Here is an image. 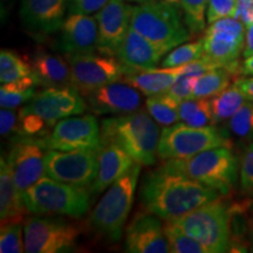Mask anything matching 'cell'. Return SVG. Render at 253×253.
Instances as JSON below:
<instances>
[{"instance_id": "cell-1", "label": "cell", "mask_w": 253, "mask_h": 253, "mask_svg": "<svg viewBox=\"0 0 253 253\" xmlns=\"http://www.w3.org/2000/svg\"><path fill=\"white\" fill-rule=\"evenodd\" d=\"M219 192L176 171L166 163L143 177L140 201L148 212L173 221L219 198Z\"/></svg>"}, {"instance_id": "cell-2", "label": "cell", "mask_w": 253, "mask_h": 253, "mask_svg": "<svg viewBox=\"0 0 253 253\" xmlns=\"http://www.w3.org/2000/svg\"><path fill=\"white\" fill-rule=\"evenodd\" d=\"M160 136L155 120L145 112L122 114L101 123V141L120 145L141 166L156 162Z\"/></svg>"}, {"instance_id": "cell-3", "label": "cell", "mask_w": 253, "mask_h": 253, "mask_svg": "<svg viewBox=\"0 0 253 253\" xmlns=\"http://www.w3.org/2000/svg\"><path fill=\"white\" fill-rule=\"evenodd\" d=\"M130 27L167 52L191 38L177 5L163 0H147L132 6Z\"/></svg>"}, {"instance_id": "cell-4", "label": "cell", "mask_w": 253, "mask_h": 253, "mask_svg": "<svg viewBox=\"0 0 253 253\" xmlns=\"http://www.w3.org/2000/svg\"><path fill=\"white\" fill-rule=\"evenodd\" d=\"M90 191L84 186L67 184L50 177H42L24 192L23 198L28 212L33 214L80 218L89 209Z\"/></svg>"}, {"instance_id": "cell-5", "label": "cell", "mask_w": 253, "mask_h": 253, "mask_svg": "<svg viewBox=\"0 0 253 253\" xmlns=\"http://www.w3.org/2000/svg\"><path fill=\"white\" fill-rule=\"evenodd\" d=\"M140 172L141 164L135 163L125 176L109 186L91 212V226L104 238L112 242L121 239L126 218L134 204Z\"/></svg>"}, {"instance_id": "cell-6", "label": "cell", "mask_w": 253, "mask_h": 253, "mask_svg": "<svg viewBox=\"0 0 253 253\" xmlns=\"http://www.w3.org/2000/svg\"><path fill=\"white\" fill-rule=\"evenodd\" d=\"M171 169L227 195L237 183L239 163L229 147H217L186 158L167 160Z\"/></svg>"}, {"instance_id": "cell-7", "label": "cell", "mask_w": 253, "mask_h": 253, "mask_svg": "<svg viewBox=\"0 0 253 253\" xmlns=\"http://www.w3.org/2000/svg\"><path fill=\"white\" fill-rule=\"evenodd\" d=\"M186 235L201 243L208 253L226 252L231 242L230 212L219 199L173 220Z\"/></svg>"}, {"instance_id": "cell-8", "label": "cell", "mask_w": 253, "mask_h": 253, "mask_svg": "<svg viewBox=\"0 0 253 253\" xmlns=\"http://www.w3.org/2000/svg\"><path fill=\"white\" fill-rule=\"evenodd\" d=\"M227 135L213 126H191L183 122L163 128L157 147L162 161L186 158L217 147H229Z\"/></svg>"}, {"instance_id": "cell-9", "label": "cell", "mask_w": 253, "mask_h": 253, "mask_svg": "<svg viewBox=\"0 0 253 253\" xmlns=\"http://www.w3.org/2000/svg\"><path fill=\"white\" fill-rule=\"evenodd\" d=\"M80 231L67 221L50 217H30L24 223L25 252H71L77 246Z\"/></svg>"}, {"instance_id": "cell-10", "label": "cell", "mask_w": 253, "mask_h": 253, "mask_svg": "<svg viewBox=\"0 0 253 253\" xmlns=\"http://www.w3.org/2000/svg\"><path fill=\"white\" fill-rule=\"evenodd\" d=\"M245 26L236 18H224L209 25L203 43L208 56L233 73H240L239 58L245 47Z\"/></svg>"}, {"instance_id": "cell-11", "label": "cell", "mask_w": 253, "mask_h": 253, "mask_svg": "<svg viewBox=\"0 0 253 253\" xmlns=\"http://www.w3.org/2000/svg\"><path fill=\"white\" fill-rule=\"evenodd\" d=\"M71 67L72 86L80 91L82 96L97 88L122 81L126 68L113 55H66Z\"/></svg>"}, {"instance_id": "cell-12", "label": "cell", "mask_w": 253, "mask_h": 253, "mask_svg": "<svg viewBox=\"0 0 253 253\" xmlns=\"http://www.w3.org/2000/svg\"><path fill=\"white\" fill-rule=\"evenodd\" d=\"M46 175L67 184L91 188L97 175V150L48 149L45 157Z\"/></svg>"}, {"instance_id": "cell-13", "label": "cell", "mask_w": 253, "mask_h": 253, "mask_svg": "<svg viewBox=\"0 0 253 253\" xmlns=\"http://www.w3.org/2000/svg\"><path fill=\"white\" fill-rule=\"evenodd\" d=\"M48 150L45 140L32 137H15L7 155L13 181L21 192H26L32 185L45 177V157Z\"/></svg>"}, {"instance_id": "cell-14", "label": "cell", "mask_w": 253, "mask_h": 253, "mask_svg": "<svg viewBox=\"0 0 253 253\" xmlns=\"http://www.w3.org/2000/svg\"><path fill=\"white\" fill-rule=\"evenodd\" d=\"M86 108V100L73 86L45 88L38 91L24 107L25 110L36 114L52 126L60 120L80 115Z\"/></svg>"}, {"instance_id": "cell-15", "label": "cell", "mask_w": 253, "mask_h": 253, "mask_svg": "<svg viewBox=\"0 0 253 253\" xmlns=\"http://www.w3.org/2000/svg\"><path fill=\"white\" fill-rule=\"evenodd\" d=\"M48 149L69 151L97 150L101 143V126L93 115H75L60 120L46 140Z\"/></svg>"}, {"instance_id": "cell-16", "label": "cell", "mask_w": 253, "mask_h": 253, "mask_svg": "<svg viewBox=\"0 0 253 253\" xmlns=\"http://www.w3.org/2000/svg\"><path fill=\"white\" fill-rule=\"evenodd\" d=\"M66 11L67 0H23L20 20L28 34L45 39L61 28Z\"/></svg>"}, {"instance_id": "cell-17", "label": "cell", "mask_w": 253, "mask_h": 253, "mask_svg": "<svg viewBox=\"0 0 253 253\" xmlns=\"http://www.w3.org/2000/svg\"><path fill=\"white\" fill-rule=\"evenodd\" d=\"M132 6L126 0H109L95 14L99 26V46L101 54L116 56L120 45L130 27Z\"/></svg>"}, {"instance_id": "cell-18", "label": "cell", "mask_w": 253, "mask_h": 253, "mask_svg": "<svg viewBox=\"0 0 253 253\" xmlns=\"http://www.w3.org/2000/svg\"><path fill=\"white\" fill-rule=\"evenodd\" d=\"M58 48L66 55L90 54L99 46V26L95 15L69 13L60 28Z\"/></svg>"}, {"instance_id": "cell-19", "label": "cell", "mask_w": 253, "mask_h": 253, "mask_svg": "<svg viewBox=\"0 0 253 253\" xmlns=\"http://www.w3.org/2000/svg\"><path fill=\"white\" fill-rule=\"evenodd\" d=\"M154 213L135 214L126 230V251L129 253H169L164 225Z\"/></svg>"}, {"instance_id": "cell-20", "label": "cell", "mask_w": 253, "mask_h": 253, "mask_svg": "<svg viewBox=\"0 0 253 253\" xmlns=\"http://www.w3.org/2000/svg\"><path fill=\"white\" fill-rule=\"evenodd\" d=\"M87 106L99 115L128 114L137 112L141 106L138 90L126 82H113L84 95Z\"/></svg>"}, {"instance_id": "cell-21", "label": "cell", "mask_w": 253, "mask_h": 253, "mask_svg": "<svg viewBox=\"0 0 253 253\" xmlns=\"http://www.w3.org/2000/svg\"><path fill=\"white\" fill-rule=\"evenodd\" d=\"M167 53L162 47L155 45L134 28L129 27L116 52V58L128 72L145 71L156 68L162 56Z\"/></svg>"}, {"instance_id": "cell-22", "label": "cell", "mask_w": 253, "mask_h": 253, "mask_svg": "<svg viewBox=\"0 0 253 253\" xmlns=\"http://www.w3.org/2000/svg\"><path fill=\"white\" fill-rule=\"evenodd\" d=\"M136 162L125 149L114 142L101 141L97 148V175L90 190L101 194L125 176Z\"/></svg>"}, {"instance_id": "cell-23", "label": "cell", "mask_w": 253, "mask_h": 253, "mask_svg": "<svg viewBox=\"0 0 253 253\" xmlns=\"http://www.w3.org/2000/svg\"><path fill=\"white\" fill-rule=\"evenodd\" d=\"M32 75L41 87L72 86L71 67L67 59L38 49L30 59Z\"/></svg>"}, {"instance_id": "cell-24", "label": "cell", "mask_w": 253, "mask_h": 253, "mask_svg": "<svg viewBox=\"0 0 253 253\" xmlns=\"http://www.w3.org/2000/svg\"><path fill=\"white\" fill-rule=\"evenodd\" d=\"M185 65L177 67L151 68L145 71H131L125 75V82L140 90L147 96L167 93L184 71Z\"/></svg>"}, {"instance_id": "cell-25", "label": "cell", "mask_w": 253, "mask_h": 253, "mask_svg": "<svg viewBox=\"0 0 253 253\" xmlns=\"http://www.w3.org/2000/svg\"><path fill=\"white\" fill-rule=\"evenodd\" d=\"M28 210L21 192L15 185L11 169L4 156L0 160V218L5 221H24Z\"/></svg>"}, {"instance_id": "cell-26", "label": "cell", "mask_w": 253, "mask_h": 253, "mask_svg": "<svg viewBox=\"0 0 253 253\" xmlns=\"http://www.w3.org/2000/svg\"><path fill=\"white\" fill-rule=\"evenodd\" d=\"M38 81L33 75L20 80L1 84L0 87V106L1 108L17 109L21 104L28 103L38 94Z\"/></svg>"}, {"instance_id": "cell-27", "label": "cell", "mask_w": 253, "mask_h": 253, "mask_svg": "<svg viewBox=\"0 0 253 253\" xmlns=\"http://www.w3.org/2000/svg\"><path fill=\"white\" fill-rule=\"evenodd\" d=\"M246 101L248 99L236 84H230L221 93L210 97L214 123L217 125L219 122L230 120Z\"/></svg>"}, {"instance_id": "cell-28", "label": "cell", "mask_w": 253, "mask_h": 253, "mask_svg": "<svg viewBox=\"0 0 253 253\" xmlns=\"http://www.w3.org/2000/svg\"><path fill=\"white\" fill-rule=\"evenodd\" d=\"M145 108L158 125L168 126L179 122V101L168 91L148 96Z\"/></svg>"}, {"instance_id": "cell-29", "label": "cell", "mask_w": 253, "mask_h": 253, "mask_svg": "<svg viewBox=\"0 0 253 253\" xmlns=\"http://www.w3.org/2000/svg\"><path fill=\"white\" fill-rule=\"evenodd\" d=\"M179 122L191 126H214L210 99H191L179 102Z\"/></svg>"}, {"instance_id": "cell-30", "label": "cell", "mask_w": 253, "mask_h": 253, "mask_svg": "<svg viewBox=\"0 0 253 253\" xmlns=\"http://www.w3.org/2000/svg\"><path fill=\"white\" fill-rule=\"evenodd\" d=\"M233 73L225 67L211 69L198 78L194 96L196 99H210L230 86Z\"/></svg>"}, {"instance_id": "cell-31", "label": "cell", "mask_w": 253, "mask_h": 253, "mask_svg": "<svg viewBox=\"0 0 253 253\" xmlns=\"http://www.w3.org/2000/svg\"><path fill=\"white\" fill-rule=\"evenodd\" d=\"M32 75L30 61H25L18 53L9 49L0 52V81L1 84L17 81Z\"/></svg>"}, {"instance_id": "cell-32", "label": "cell", "mask_w": 253, "mask_h": 253, "mask_svg": "<svg viewBox=\"0 0 253 253\" xmlns=\"http://www.w3.org/2000/svg\"><path fill=\"white\" fill-rule=\"evenodd\" d=\"M164 233L172 253H208L201 243L186 235L173 221L164 224Z\"/></svg>"}, {"instance_id": "cell-33", "label": "cell", "mask_w": 253, "mask_h": 253, "mask_svg": "<svg viewBox=\"0 0 253 253\" xmlns=\"http://www.w3.org/2000/svg\"><path fill=\"white\" fill-rule=\"evenodd\" d=\"M209 0H181L183 17L192 36L202 33L205 27Z\"/></svg>"}, {"instance_id": "cell-34", "label": "cell", "mask_w": 253, "mask_h": 253, "mask_svg": "<svg viewBox=\"0 0 253 253\" xmlns=\"http://www.w3.org/2000/svg\"><path fill=\"white\" fill-rule=\"evenodd\" d=\"M204 54L203 40L182 43L170 50L169 54L163 59L162 67H177V66L186 65L202 58Z\"/></svg>"}, {"instance_id": "cell-35", "label": "cell", "mask_w": 253, "mask_h": 253, "mask_svg": "<svg viewBox=\"0 0 253 253\" xmlns=\"http://www.w3.org/2000/svg\"><path fill=\"white\" fill-rule=\"evenodd\" d=\"M23 231L24 221H5V223H1V231H0V252H25Z\"/></svg>"}, {"instance_id": "cell-36", "label": "cell", "mask_w": 253, "mask_h": 253, "mask_svg": "<svg viewBox=\"0 0 253 253\" xmlns=\"http://www.w3.org/2000/svg\"><path fill=\"white\" fill-rule=\"evenodd\" d=\"M227 128L237 137L253 141V102L246 101L238 112L229 120Z\"/></svg>"}, {"instance_id": "cell-37", "label": "cell", "mask_w": 253, "mask_h": 253, "mask_svg": "<svg viewBox=\"0 0 253 253\" xmlns=\"http://www.w3.org/2000/svg\"><path fill=\"white\" fill-rule=\"evenodd\" d=\"M198 78V75L186 72L184 69L182 74L177 78V80L173 82L172 86L168 90V93L171 95L172 97H175L177 101H179V102L191 99L194 96L195 86Z\"/></svg>"}, {"instance_id": "cell-38", "label": "cell", "mask_w": 253, "mask_h": 253, "mask_svg": "<svg viewBox=\"0 0 253 253\" xmlns=\"http://www.w3.org/2000/svg\"><path fill=\"white\" fill-rule=\"evenodd\" d=\"M239 178L243 191L253 196V142L245 148L240 156Z\"/></svg>"}, {"instance_id": "cell-39", "label": "cell", "mask_w": 253, "mask_h": 253, "mask_svg": "<svg viewBox=\"0 0 253 253\" xmlns=\"http://www.w3.org/2000/svg\"><path fill=\"white\" fill-rule=\"evenodd\" d=\"M237 2V0H209L207 23L210 25L224 18H236Z\"/></svg>"}, {"instance_id": "cell-40", "label": "cell", "mask_w": 253, "mask_h": 253, "mask_svg": "<svg viewBox=\"0 0 253 253\" xmlns=\"http://www.w3.org/2000/svg\"><path fill=\"white\" fill-rule=\"evenodd\" d=\"M19 132V110L1 108L0 110V134L2 137H17Z\"/></svg>"}, {"instance_id": "cell-41", "label": "cell", "mask_w": 253, "mask_h": 253, "mask_svg": "<svg viewBox=\"0 0 253 253\" xmlns=\"http://www.w3.org/2000/svg\"><path fill=\"white\" fill-rule=\"evenodd\" d=\"M108 1L109 0H67L68 12L91 15L97 13Z\"/></svg>"}, {"instance_id": "cell-42", "label": "cell", "mask_w": 253, "mask_h": 253, "mask_svg": "<svg viewBox=\"0 0 253 253\" xmlns=\"http://www.w3.org/2000/svg\"><path fill=\"white\" fill-rule=\"evenodd\" d=\"M236 19L242 21L245 27L253 24V0H237Z\"/></svg>"}, {"instance_id": "cell-43", "label": "cell", "mask_w": 253, "mask_h": 253, "mask_svg": "<svg viewBox=\"0 0 253 253\" xmlns=\"http://www.w3.org/2000/svg\"><path fill=\"white\" fill-rule=\"evenodd\" d=\"M235 84L245 95L246 99L253 102V75H244V78H237Z\"/></svg>"}, {"instance_id": "cell-44", "label": "cell", "mask_w": 253, "mask_h": 253, "mask_svg": "<svg viewBox=\"0 0 253 253\" xmlns=\"http://www.w3.org/2000/svg\"><path fill=\"white\" fill-rule=\"evenodd\" d=\"M252 55H253V24L246 27L245 47H244V50H243V56H244L245 59Z\"/></svg>"}, {"instance_id": "cell-45", "label": "cell", "mask_w": 253, "mask_h": 253, "mask_svg": "<svg viewBox=\"0 0 253 253\" xmlns=\"http://www.w3.org/2000/svg\"><path fill=\"white\" fill-rule=\"evenodd\" d=\"M240 74L243 75H253V55L249 56L243 62L240 68Z\"/></svg>"}, {"instance_id": "cell-46", "label": "cell", "mask_w": 253, "mask_h": 253, "mask_svg": "<svg viewBox=\"0 0 253 253\" xmlns=\"http://www.w3.org/2000/svg\"><path fill=\"white\" fill-rule=\"evenodd\" d=\"M163 1L169 2V4H172V5H179V4H181V0H163Z\"/></svg>"}, {"instance_id": "cell-47", "label": "cell", "mask_w": 253, "mask_h": 253, "mask_svg": "<svg viewBox=\"0 0 253 253\" xmlns=\"http://www.w3.org/2000/svg\"><path fill=\"white\" fill-rule=\"evenodd\" d=\"M128 1H131V2H138V4H140V2H144V1H147V0H128Z\"/></svg>"}]
</instances>
